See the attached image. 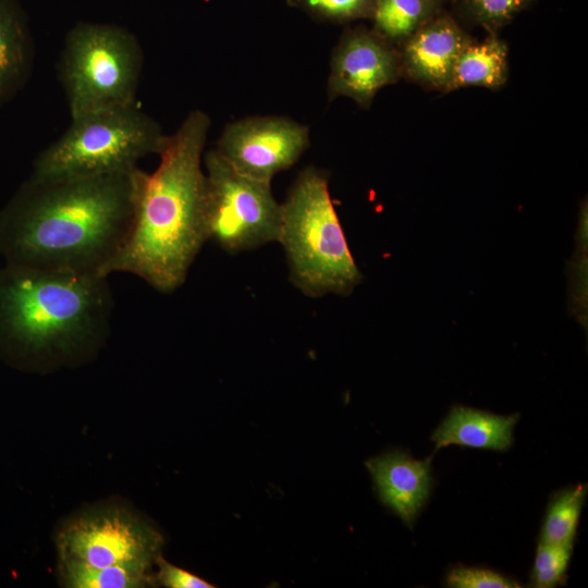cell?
<instances>
[{
	"instance_id": "11",
	"label": "cell",
	"mask_w": 588,
	"mask_h": 588,
	"mask_svg": "<svg viewBox=\"0 0 588 588\" xmlns=\"http://www.w3.org/2000/svg\"><path fill=\"white\" fill-rule=\"evenodd\" d=\"M473 39L443 10L397 48L402 77L425 89L445 93L457 57Z\"/></svg>"
},
{
	"instance_id": "23",
	"label": "cell",
	"mask_w": 588,
	"mask_h": 588,
	"mask_svg": "<svg viewBox=\"0 0 588 588\" xmlns=\"http://www.w3.org/2000/svg\"><path fill=\"white\" fill-rule=\"evenodd\" d=\"M156 580L169 588H213L200 577L170 564L160 555L156 561Z\"/></svg>"
},
{
	"instance_id": "9",
	"label": "cell",
	"mask_w": 588,
	"mask_h": 588,
	"mask_svg": "<svg viewBox=\"0 0 588 588\" xmlns=\"http://www.w3.org/2000/svg\"><path fill=\"white\" fill-rule=\"evenodd\" d=\"M309 143V128L290 118L248 117L226 124L216 149L241 173L271 183Z\"/></svg>"
},
{
	"instance_id": "14",
	"label": "cell",
	"mask_w": 588,
	"mask_h": 588,
	"mask_svg": "<svg viewBox=\"0 0 588 588\" xmlns=\"http://www.w3.org/2000/svg\"><path fill=\"white\" fill-rule=\"evenodd\" d=\"M509 77V48L498 34L469 41L454 64L446 91L468 86L499 89Z\"/></svg>"
},
{
	"instance_id": "7",
	"label": "cell",
	"mask_w": 588,
	"mask_h": 588,
	"mask_svg": "<svg viewBox=\"0 0 588 588\" xmlns=\"http://www.w3.org/2000/svg\"><path fill=\"white\" fill-rule=\"evenodd\" d=\"M203 161L207 240L230 254L278 242L281 204L271 183L241 173L217 149L206 152Z\"/></svg>"
},
{
	"instance_id": "3",
	"label": "cell",
	"mask_w": 588,
	"mask_h": 588,
	"mask_svg": "<svg viewBox=\"0 0 588 588\" xmlns=\"http://www.w3.org/2000/svg\"><path fill=\"white\" fill-rule=\"evenodd\" d=\"M112 309L108 277L0 267V347L23 363L44 367L94 351Z\"/></svg>"
},
{
	"instance_id": "13",
	"label": "cell",
	"mask_w": 588,
	"mask_h": 588,
	"mask_svg": "<svg viewBox=\"0 0 588 588\" xmlns=\"http://www.w3.org/2000/svg\"><path fill=\"white\" fill-rule=\"evenodd\" d=\"M518 419V414L503 416L454 406L433 431L431 440L437 450L454 444L503 452L513 444V430Z\"/></svg>"
},
{
	"instance_id": "16",
	"label": "cell",
	"mask_w": 588,
	"mask_h": 588,
	"mask_svg": "<svg viewBox=\"0 0 588 588\" xmlns=\"http://www.w3.org/2000/svg\"><path fill=\"white\" fill-rule=\"evenodd\" d=\"M586 495V485L566 488L552 495L539 541L573 547Z\"/></svg>"
},
{
	"instance_id": "6",
	"label": "cell",
	"mask_w": 588,
	"mask_h": 588,
	"mask_svg": "<svg viewBox=\"0 0 588 588\" xmlns=\"http://www.w3.org/2000/svg\"><path fill=\"white\" fill-rule=\"evenodd\" d=\"M61 68L71 118L136 101L142 51L125 28L76 25L66 36Z\"/></svg>"
},
{
	"instance_id": "8",
	"label": "cell",
	"mask_w": 588,
	"mask_h": 588,
	"mask_svg": "<svg viewBox=\"0 0 588 588\" xmlns=\"http://www.w3.org/2000/svg\"><path fill=\"white\" fill-rule=\"evenodd\" d=\"M59 561L156 574L163 538L124 506L105 505L69 518L56 538Z\"/></svg>"
},
{
	"instance_id": "10",
	"label": "cell",
	"mask_w": 588,
	"mask_h": 588,
	"mask_svg": "<svg viewBox=\"0 0 588 588\" xmlns=\"http://www.w3.org/2000/svg\"><path fill=\"white\" fill-rule=\"evenodd\" d=\"M401 75L400 54L372 28L364 25L346 28L331 57L328 97H348L368 109L377 93L396 83Z\"/></svg>"
},
{
	"instance_id": "12",
	"label": "cell",
	"mask_w": 588,
	"mask_h": 588,
	"mask_svg": "<svg viewBox=\"0 0 588 588\" xmlns=\"http://www.w3.org/2000/svg\"><path fill=\"white\" fill-rule=\"evenodd\" d=\"M366 466L381 502L412 527L431 490L430 458L418 461L397 451L372 457Z\"/></svg>"
},
{
	"instance_id": "19",
	"label": "cell",
	"mask_w": 588,
	"mask_h": 588,
	"mask_svg": "<svg viewBox=\"0 0 588 588\" xmlns=\"http://www.w3.org/2000/svg\"><path fill=\"white\" fill-rule=\"evenodd\" d=\"M530 3L531 0H454V10L465 24L498 34Z\"/></svg>"
},
{
	"instance_id": "15",
	"label": "cell",
	"mask_w": 588,
	"mask_h": 588,
	"mask_svg": "<svg viewBox=\"0 0 588 588\" xmlns=\"http://www.w3.org/2000/svg\"><path fill=\"white\" fill-rule=\"evenodd\" d=\"M448 0H373L371 28L399 48L411 35L442 12Z\"/></svg>"
},
{
	"instance_id": "4",
	"label": "cell",
	"mask_w": 588,
	"mask_h": 588,
	"mask_svg": "<svg viewBox=\"0 0 588 588\" xmlns=\"http://www.w3.org/2000/svg\"><path fill=\"white\" fill-rule=\"evenodd\" d=\"M282 244L290 279L303 294L348 295L363 275L347 246L326 172L305 168L281 204Z\"/></svg>"
},
{
	"instance_id": "20",
	"label": "cell",
	"mask_w": 588,
	"mask_h": 588,
	"mask_svg": "<svg viewBox=\"0 0 588 588\" xmlns=\"http://www.w3.org/2000/svg\"><path fill=\"white\" fill-rule=\"evenodd\" d=\"M286 3L316 21L332 24L370 21L373 13V0H286Z\"/></svg>"
},
{
	"instance_id": "1",
	"label": "cell",
	"mask_w": 588,
	"mask_h": 588,
	"mask_svg": "<svg viewBox=\"0 0 588 588\" xmlns=\"http://www.w3.org/2000/svg\"><path fill=\"white\" fill-rule=\"evenodd\" d=\"M142 173L32 176L0 215V254L8 264L106 277L128 234Z\"/></svg>"
},
{
	"instance_id": "17",
	"label": "cell",
	"mask_w": 588,
	"mask_h": 588,
	"mask_svg": "<svg viewBox=\"0 0 588 588\" xmlns=\"http://www.w3.org/2000/svg\"><path fill=\"white\" fill-rule=\"evenodd\" d=\"M62 583L71 588H140L157 584L156 574L125 567H90L59 561Z\"/></svg>"
},
{
	"instance_id": "2",
	"label": "cell",
	"mask_w": 588,
	"mask_h": 588,
	"mask_svg": "<svg viewBox=\"0 0 588 588\" xmlns=\"http://www.w3.org/2000/svg\"><path fill=\"white\" fill-rule=\"evenodd\" d=\"M210 118L192 111L160 152L158 168L143 171L128 234L103 275H136L160 293L185 281L207 242L204 148Z\"/></svg>"
},
{
	"instance_id": "22",
	"label": "cell",
	"mask_w": 588,
	"mask_h": 588,
	"mask_svg": "<svg viewBox=\"0 0 588 588\" xmlns=\"http://www.w3.org/2000/svg\"><path fill=\"white\" fill-rule=\"evenodd\" d=\"M445 583L453 588L520 587L516 580L495 571L465 565L452 567L446 574Z\"/></svg>"
},
{
	"instance_id": "5",
	"label": "cell",
	"mask_w": 588,
	"mask_h": 588,
	"mask_svg": "<svg viewBox=\"0 0 588 588\" xmlns=\"http://www.w3.org/2000/svg\"><path fill=\"white\" fill-rule=\"evenodd\" d=\"M168 138L136 101L86 113L72 118L65 133L38 156L33 177L130 172L143 157L160 155Z\"/></svg>"
},
{
	"instance_id": "21",
	"label": "cell",
	"mask_w": 588,
	"mask_h": 588,
	"mask_svg": "<svg viewBox=\"0 0 588 588\" xmlns=\"http://www.w3.org/2000/svg\"><path fill=\"white\" fill-rule=\"evenodd\" d=\"M572 550V546L539 541L531 571V586L536 588H552L564 584Z\"/></svg>"
},
{
	"instance_id": "18",
	"label": "cell",
	"mask_w": 588,
	"mask_h": 588,
	"mask_svg": "<svg viewBox=\"0 0 588 588\" xmlns=\"http://www.w3.org/2000/svg\"><path fill=\"white\" fill-rule=\"evenodd\" d=\"M26 40L21 20L8 0H0V95L25 64Z\"/></svg>"
}]
</instances>
